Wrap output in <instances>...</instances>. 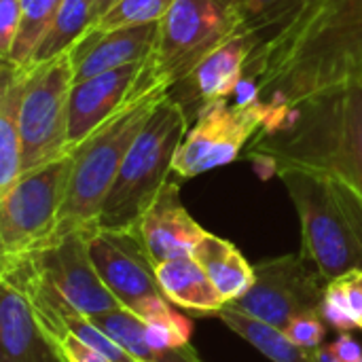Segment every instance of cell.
Returning <instances> with one entry per match:
<instances>
[{
    "label": "cell",
    "mask_w": 362,
    "mask_h": 362,
    "mask_svg": "<svg viewBox=\"0 0 362 362\" xmlns=\"http://www.w3.org/2000/svg\"><path fill=\"white\" fill-rule=\"evenodd\" d=\"M244 157L274 174L282 168L331 174L362 197V66L272 112Z\"/></svg>",
    "instance_id": "obj_2"
},
{
    "label": "cell",
    "mask_w": 362,
    "mask_h": 362,
    "mask_svg": "<svg viewBox=\"0 0 362 362\" xmlns=\"http://www.w3.org/2000/svg\"><path fill=\"white\" fill-rule=\"evenodd\" d=\"M89 320L93 325H98L106 335H110L119 346H123L134 356V361L204 362L202 356L191 348V344L178 346V348H163V350H157V348L148 346L146 339H144V322L138 320L136 316H132L125 310L110 312V314H100V316H91Z\"/></svg>",
    "instance_id": "obj_21"
},
{
    "label": "cell",
    "mask_w": 362,
    "mask_h": 362,
    "mask_svg": "<svg viewBox=\"0 0 362 362\" xmlns=\"http://www.w3.org/2000/svg\"><path fill=\"white\" fill-rule=\"evenodd\" d=\"M136 362H140V361H136Z\"/></svg>",
    "instance_id": "obj_35"
},
{
    "label": "cell",
    "mask_w": 362,
    "mask_h": 362,
    "mask_svg": "<svg viewBox=\"0 0 362 362\" xmlns=\"http://www.w3.org/2000/svg\"><path fill=\"white\" fill-rule=\"evenodd\" d=\"M0 278L25 293L53 341L64 335L70 316L91 318L123 310L93 267L87 231H70L21 259L0 263Z\"/></svg>",
    "instance_id": "obj_3"
},
{
    "label": "cell",
    "mask_w": 362,
    "mask_h": 362,
    "mask_svg": "<svg viewBox=\"0 0 362 362\" xmlns=\"http://www.w3.org/2000/svg\"><path fill=\"white\" fill-rule=\"evenodd\" d=\"M362 66V0H310L297 19L261 47L240 87L272 112L320 91Z\"/></svg>",
    "instance_id": "obj_1"
},
{
    "label": "cell",
    "mask_w": 362,
    "mask_h": 362,
    "mask_svg": "<svg viewBox=\"0 0 362 362\" xmlns=\"http://www.w3.org/2000/svg\"><path fill=\"white\" fill-rule=\"evenodd\" d=\"M66 333H72L74 337H78L87 346L100 350L102 354H106L112 362H136L134 356L123 346H119L110 335H106L87 316H70V318H66V322H64V335Z\"/></svg>",
    "instance_id": "obj_27"
},
{
    "label": "cell",
    "mask_w": 362,
    "mask_h": 362,
    "mask_svg": "<svg viewBox=\"0 0 362 362\" xmlns=\"http://www.w3.org/2000/svg\"><path fill=\"white\" fill-rule=\"evenodd\" d=\"M265 123L267 108L257 100L238 104L216 100L202 106L174 157L172 172L195 178L233 163Z\"/></svg>",
    "instance_id": "obj_11"
},
{
    "label": "cell",
    "mask_w": 362,
    "mask_h": 362,
    "mask_svg": "<svg viewBox=\"0 0 362 362\" xmlns=\"http://www.w3.org/2000/svg\"><path fill=\"white\" fill-rule=\"evenodd\" d=\"M119 2H121V0H95V17L100 19L102 15H106V13H108L112 6H117ZM98 19H95V21H98Z\"/></svg>",
    "instance_id": "obj_34"
},
{
    "label": "cell",
    "mask_w": 362,
    "mask_h": 362,
    "mask_svg": "<svg viewBox=\"0 0 362 362\" xmlns=\"http://www.w3.org/2000/svg\"><path fill=\"white\" fill-rule=\"evenodd\" d=\"M282 180L301 223V252L327 282L362 272V197L344 180L314 170L282 168Z\"/></svg>",
    "instance_id": "obj_4"
},
{
    "label": "cell",
    "mask_w": 362,
    "mask_h": 362,
    "mask_svg": "<svg viewBox=\"0 0 362 362\" xmlns=\"http://www.w3.org/2000/svg\"><path fill=\"white\" fill-rule=\"evenodd\" d=\"M55 346L59 348V352H62L66 362H112L106 354H102L100 350L87 346L85 341H81L72 333L62 335L55 341Z\"/></svg>",
    "instance_id": "obj_31"
},
{
    "label": "cell",
    "mask_w": 362,
    "mask_h": 362,
    "mask_svg": "<svg viewBox=\"0 0 362 362\" xmlns=\"http://www.w3.org/2000/svg\"><path fill=\"white\" fill-rule=\"evenodd\" d=\"M157 38L159 23L115 30L91 28L68 53L74 68V83L148 59L157 47Z\"/></svg>",
    "instance_id": "obj_15"
},
{
    "label": "cell",
    "mask_w": 362,
    "mask_h": 362,
    "mask_svg": "<svg viewBox=\"0 0 362 362\" xmlns=\"http://www.w3.org/2000/svg\"><path fill=\"white\" fill-rule=\"evenodd\" d=\"M187 132L189 115L185 106L165 93L127 151L117 180L102 206L98 227H138L144 212L170 180V174H174V157Z\"/></svg>",
    "instance_id": "obj_6"
},
{
    "label": "cell",
    "mask_w": 362,
    "mask_h": 362,
    "mask_svg": "<svg viewBox=\"0 0 362 362\" xmlns=\"http://www.w3.org/2000/svg\"><path fill=\"white\" fill-rule=\"evenodd\" d=\"M229 331H233L238 337L248 341L255 350H259L265 358L272 362H314V352H305L291 344L282 331L231 308L225 305L216 316Z\"/></svg>",
    "instance_id": "obj_23"
},
{
    "label": "cell",
    "mask_w": 362,
    "mask_h": 362,
    "mask_svg": "<svg viewBox=\"0 0 362 362\" xmlns=\"http://www.w3.org/2000/svg\"><path fill=\"white\" fill-rule=\"evenodd\" d=\"M308 2L310 0H238L242 30L255 34L259 45L265 47L297 19Z\"/></svg>",
    "instance_id": "obj_24"
},
{
    "label": "cell",
    "mask_w": 362,
    "mask_h": 362,
    "mask_svg": "<svg viewBox=\"0 0 362 362\" xmlns=\"http://www.w3.org/2000/svg\"><path fill=\"white\" fill-rule=\"evenodd\" d=\"M21 19V0H0V62L11 53Z\"/></svg>",
    "instance_id": "obj_30"
},
{
    "label": "cell",
    "mask_w": 362,
    "mask_h": 362,
    "mask_svg": "<svg viewBox=\"0 0 362 362\" xmlns=\"http://www.w3.org/2000/svg\"><path fill=\"white\" fill-rule=\"evenodd\" d=\"M74 68L70 55L34 66L19 119L21 174L70 155V93Z\"/></svg>",
    "instance_id": "obj_10"
},
{
    "label": "cell",
    "mask_w": 362,
    "mask_h": 362,
    "mask_svg": "<svg viewBox=\"0 0 362 362\" xmlns=\"http://www.w3.org/2000/svg\"><path fill=\"white\" fill-rule=\"evenodd\" d=\"M346 295H348V303H350V314L354 325L361 329L362 327V272H352L344 278H339Z\"/></svg>",
    "instance_id": "obj_32"
},
{
    "label": "cell",
    "mask_w": 362,
    "mask_h": 362,
    "mask_svg": "<svg viewBox=\"0 0 362 362\" xmlns=\"http://www.w3.org/2000/svg\"><path fill=\"white\" fill-rule=\"evenodd\" d=\"M70 170L72 153L23 172L0 191V263L21 259L53 238Z\"/></svg>",
    "instance_id": "obj_9"
},
{
    "label": "cell",
    "mask_w": 362,
    "mask_h": 362,
    "mask_svg": "<svg viewBox=\"0 0 362 362\" xmlns=\"http://www.w3.org/2000/svg\"><path fill=\"white\" fill-rule=\"evenodd\" d=\"M138 227L155 265L193 255L195 246L208 233L185 208L180 187L174 180L163 185Z\"/></svg>",
    "instance_id": "obj_16"
},
{
    "label": "cell",
    "mask_w": 362,
    "mask_h": 362,
    "mask_svg": "<svg viewBox=\"0 0 362 362\" xmlns=\"http://www.w3.org/2000/svg\"><path fill=\"white\" fill-rule=\"evenodd\" d=\"M153 89L168 91L153 76V57L74 83L70 93V153L106 121Z\"/></svg>",
    "instance_id": "obj_13"
},
{
    "label": "cell",
    "mask_w": 362,
    "mask_h": 362,
    "mask_svg": "<svg viewBox=\"0 0 362 362\" xmlns=\"http://www.w3.org/2000/svg\"><path fill=\"white\" fill-rule=\"evenodd\" d=\"M327 280L303 255H282L255 265V284L231 308L284 331L286 325L305 312L320 310Z\"/></svg>",
    "instance_id": "obj_12"
},
{
    "label": "cell",
    "mask_w": 362,
    "mask_h": 362,
    "mask_svg": "<svg viewBox=\"0 0 362 362\" xmlns=\"http://www.w3.org/2000/svg\"><path fill=\"white\" fill-rule=\"evenodd\" d=\"M361 329H362V327H361Z\"/></svg>",
    "instance_id": "obj_36"
},
{
    "label": "cell",
    "mask_w": 362,
    "mask_h": 362,
    "mask_svg": "<svg viewBox=\"0 0 362 362\" xmlns=\"http://www.w3.org/2000/svg\"><path fill=\"white\" fill-rule=\"evenodd\" d=\"M191 257L204 267L227 305L244 297L255 284V267L240 248L210 231L202 238Z\"/></svg>",
    "instance_id": "obj_20"
},
{
    "label": "cell",
    "mask_w": 362,
    "mask_h": 362,
    "mask_svg": "<svg viewBox=\"0 0 362 362\" xmlns=\"http://www.w3.org/2000/svg\"><path fill=\"white\" fill-rule=\"evenodd\" d=\"M165 93L170 91L153 89L144 93L72 151V170L66 197L51 240H57L70 231H91L98 227L102 206L117 180L127 151Z\"/></svg>",
    "instance_id": "obj_5"
},
{
    "label": "cell",
    "mask_w": 362,
    "mask_h": 362,
    "mask_svg": "<svg viewBox=\"0 0 362 362\" xmlns=\"http://www.w3.org/2000/svg\"><path fill=\"white\" fill-rule=\"evenodd\" d=\"M320 314L327 320V325L333 327L335 331L350 333V331L356 329V325L352 320V314H350L348 295H346V288H344L339 278L327 284L325 299H322V305H320Z\"/></svg>",
    "instance_id": "obj_29"
},
{
    "label": "cell",
    "mask_w": 362,
    "mask_h": 362,
    "mask_svg": "<svg viewBox=\"0 0 362 362\" xmlns=\"http://www.w3.org/2000/svg\"><path fill=\"white\" fill-rule=\"evenodd\" d=\"M0 362H66L25 293L0 278Z\"/></svg>",
    "instance_id": "obj_17"
},
{
    "label": "cell",
    "mask_w": 362,
    "mask_h": 362,
    "mask_svg": "<svg viewBox=\"0 0 362 362\" xmlns=\"http://www.w3.org/2000/svg\"><path fill=\"white\" fill-rule=\"evenodd\" d=\"M242 32L238 0H176L159 21L153 51V76L170 89L195 66Z\"/></svg>",
    "instance_id": "obj_8"
},
{
    "label": "cell",
    "mask_w": 362,
    "mask_h": 362,
    "mask_svg": "<svg viewBox=\"0 0 362 362\" xmlns=\"http://www.w3.org/2000/svg\"><path fill=\"white\" fill-rule=\"evenodd\" d=\"M64 0H21V19L15 32L11 53L4 62L15 66H30L32 57L47 36Z\"/></svg>",
    "instance_id": "obj_25"
},
{
    "label": "cell",
    "mask_w": 362,
    "mask_h": 362,
    "mask_svg": "<svg viewBox=\"0 0 362 362\" xmlns=\"http://www.w3.org/2000/svg\"><path fill=\"white\" fill-rule=\"evenodd\" d=\"M331 350L335 352V356L341 362L362 361V346L350 335V333H341V335L331 344Z\"/></svg>",
    "instance_id": "obj_33"
},
{
    "label": "cell",
    "mask_w": 362,
    "mask_h": 362,
    "mask_svg": "<svg viewBox=\"0 0 362 362\" xmlns=\"http://www.w3.org/2000/svg\"><path fill=\"white\" fill-rule=\"evenodd\" d=\"M34 66L0 62V191L21 176V104Z\"/></svg>",
    "instance_id": "obj_18"
},
{
    "label": "cell",
    "mask_w": 362,
    "mask_h": 362,
    "mask_svg": "<svg viewBox=\"0 0 362 362\" xmlns=\"http://www.w3.org/2000/svg\"><path fill=\"white\" fill-rule=\"evenodd\" d=\"M327 327L329 325L322 318L320 310H314V312H305V314L295 316L282 333L297 348H301L305 352H316L325 344V337L329 331Z\"/></svg>",
    "instance_id": "obj_28"
},
{
    "label": "cell",
    "mask_w": 362,
    "mask_h": 362,
    "mask_svg": "<svg viewBox=\"0 0 362 362\" xmlns=\"http://www.w3.org/2000/svg\"><path fill=\"white\" fill-rule=\"evenodd\" d=\"M155 269L165 297L176 308L193 312L195 316H216L227 305L204 267L191 255L157 263Z\"/></svg>",
    "instance_id": "obj_19"
},
{
    "label": "cell",
    "mask_w": 362,
    "mask_h": 362,
    "mask_svg": "<svg viewBox=\"0 0 362 362\" xmlns=\"http://www.w3.org/2000/svg\"><path fill=\"white\" fill-rule=\"evenodd\" d=\"M95 19V0H64L30 66H40L68 55L74 45L93 28Z\"/></svg>",
    "instance_id": "obj_22"
},
{
    "label": "cell",
    "mask_w": 362,
    "mask_h": 362,
    "mask_svg": "<svg viewBox=\"0 0 362 362\" xmlns=\"http://www.w3.org/2000/svg\"><path fill=\"white\" fill-rule=\"evenodd\" d=\"M87 242L98 276L125 312L144 325L189 320L165 297L140 227H95L87 231Z\"/></svg>",
    "instance_id": "obj_7"
},
{
    "label": "cell",
    "mask_w": 362,
    "mask_h": 362,
    "mask_svg": "<svg viewBox=\"0 0 362 362\" xmlns=\"http://www.w3.org/2000/svg\"><path fill=\"white\" fill-rule=\"evenodd\" d=\"M259 38L242 30L225 45H221L216 51H212L208 57H204L182 83L170 89L178 91L180 95H170L178 100L182 106L185 102H195L197 112L202 106L210 102L227 100L231 93H238L240 85L246 78L248 64L252 55L259 51Z\"/></svg>",
    "instance_id": "obj_14"
},
{
    "label": "cell",
    "mask_w": 362,
    "mask_h": 362,
    "mask_svg": "<svg viewBox=\"0 0 362 362\" xmlns=\"http://www.w3.org/2000/svg\"><path fill=\"white\" fill-rule=\"evenodd\" d=\"M176 0H121L106 15H102L93 28L95 30H115L127 25H146L159 23Z\"/></svg>",
    "instance_id": "obj_26"
}]
</instances>
